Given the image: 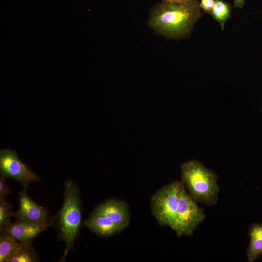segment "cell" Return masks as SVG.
I'll return each mask as SVG.
<instances>
[{"label": "cell", "mask_w": 262, "mask_h": 262, "mask_svg": "<svg viewBox=\"0 0 262 262\" xmlns=\"http://www.w3.org/2000/svg\"><path fill=\"white\" fill-rule=\"evenodd\" d=\"M199 3V0L182 3L162 1L151 9L148 24L157 34L167 38H189L202 16Z\"/></svg>", "instance_id": "1"}, {"label": "cell", "mask_w": 262, "mask_h": 262, "mask_svg": "<svg viewBox=\"0 0 262 262\" xmlns=\"http://www.w3.org/2000/svg\"><path fill=\"white\" fill-rule=\"evenodd\" d=\"M182 183L189 190L196 201L206 206L215 205L220 191L217 176L201 162L191 160L180 166Z\"/></svg>", "instance_id": "2"}, {"label": "cell", "mask_w": 262, "mask_h": 262, "mask_svg": "<svg viewBox=\"0 0 262 262\" xmlns=\"http://www.w3.org/2000/svg\"><path fill=\"white\" fill-rule=\"evenodd\" d=\"M81 219L79 189L75 182L68 180L65 183L64 203L59 213V227L66 246L65 257L73 247Z\"/></svg>", "instance_id": "3"}, {"label": "cell", "mask_w": 262, "mask_h": 262, "mask_svg": "<svg viewBox=\"0 0 262 262\" xmlns=\"http://www.w3.org/2000/svg\"><path fill=\"white\" fill-rule=\"evenodd\" d=\"M182 183L175 181L157 191L150 198L151 213L161 226L174 229Z\"/></svg>", "instance_id": "4"}, {"label": "cell", "mask_w": 262, "mask_h": 262, "mask_svg": "<svg viewBox=\"0 0 262 262\" xmlns=\"http://www.w3.org/2000/svg\"><path fill=\"white\" fill-rule=\"evenodd\" d=\"M205 217L203 210L187 193L182 183L179 193V205L173 229L177 235H191Z\"/></svg>", "instance_id": "5"}, {"label": "cell", "mask_w": 262, "mask_h": 262, "mask_svg": "<svg viewBox=\"0 0 262 262\" xmlns=\"http://www.w3.org/2000/svg\"><path fill=\"white\" fill-rule=\"evenodd\" d=\"M0 172L6 178L19 182L25 189L31 182L40 180L39 177L20 160L17 153L8 148L0 151Z\"/></svg>", "instance_id": "6"}, {"label": "cell", "mask_w": 262, "mask_h": 262, "mask_svg": "<svg viewBox=\"0 0 262 262\" xmlns=\"http://www.w3.org/2000/svg\"><path fill=\"white\" fill-rule=\"evenodd\" d=\"M19 201L18 209L14 214L17 220L31 223L49 224L46 210L32 200L25 189L19 192Z\"/></svg>", "instance_id": "7"}, {"label": "cell", "mask_w": 262, "mask_h": 262, "mask_svg": "<svg viewBox=\"0 0 262 262\" xmlns=\"http://www.w3.org/2000/svg\"><path fill=\"white\" fill-rule=\"evenodd\" d=\"M93 214L104 216L126 228L130 221L128 206L123 201L108 199L96 207Z\"/></svg>", "instance_id": "8"}, {"label": "cell", "mask_w": 262, "mask_h": 262, "mask_svg": "<svg viewBox=\"0 0 262 262\" xmlns=\"http://www.w3.org/2000/svg\"><path fill=\"white\" fill-rule=\"evenodd\" d=\"M50 224H39L28 223L17 220L4 228L1 234L11 237L19 241L32 240L39 234L46 230Z\"/></svg>", "instance_id": "9"}, {"label": "cell", "mask_w": 262, "mask_h": 262, "mask_svg": "<svg viewBox=\"0 0 262 262\" xmlns=\"http://www.w3.org/2000/svg\"><path fill=\"white\" fill-rule=\"evenodd\" d=\"M84 224L91 231L103 237L113 236L126 228L104 216L93 213L84 221Z\"/></svg>", "instance_id": "10"}, {"label": "cell", "mask_w": 262, "mask_h": 262, "mask_svg": "<svg viewBox=\"0 0 262 262\" xmlns=\"http://www.w3.org/2000/svg\"><path fill=\"white\" fill-rule=\"evenodd\" d=\"M248 235L250 242L247 251V260L254 262L262 255V223L252 224L249 228Z\"/></svg>", "instance_id": "11"}, {"label": "cell", "mask_w": 262, "mask_h": 262, "mask_svg": "<svg viewBox=\"0 0 262 262\" xmlns=\"http://www.w3.org/2000/svg\"><path fill=\"white\" fill-rule=\"evenodd\" d=\"M39 259L35 252L32 240L20 241L19 245L8 262H36Z\"/></svg>", "instance_id": "12"}, {"label": "cell", "mask_w": 262, "mask_h": 262, "mask_svg": "<svg viewBox=\"0 0 262 262\" xmlns=\"http://www.w3.org/2000/svg\"><path fill=\"white\" fill-rule=\"evenodd\" d=\"M231 6L223 0H214V4L211 15L213 18L218 22L223 31L225 24L231 16Z\"/></svg>", "instance_id": "13"}, {"label": "cell", "mask_w": 262, "mask_h": 262, "mask_svg": "<svg viewBox=\"0 0 262 262\" xmlns=\"http://www.w3.org/2000/svg\"><path fill=\"white\" fill-rule=\"evenodd\" d=\"M20 242L7 235L0 236V262H8L17 249Z\"/></svg>", "instance_id": "14"}, {"label": "cell", "mask_w": 262, "mask_h": 262, "mask_svg": "<svg viewBox=\"0 0 262 262\" xmlns=\"http://www.w3.org/2000/svg\"><path fill=\"white\" fill-rule=\"evenodd\" d=\"M12 204L5 199L0 200V230H1L11 223V218L15 213L12 210Z\"/></svg>", "instance_id": "15"}, {"label": "cell", "mask_w": 262, "mask_h": 262, "mask_svg": "<svg viewBox=\"0 0 262 262\" xmlns=\"http://www.w3.org/2000/svg\"><path fill=\"white\" fill-rule=\"evenodd\" d=\"M11 192L12 190L6 183V177L1 175L0 177V200L4 199L5 196Z\"/></svg>", "instance_id": "16"}, {"label": "cell", "mask_w": 262, "mask_h": 262, "mask_svg": "<svg viewBox=\"0 0 262 262\" xmlns=\"http://www.w3.org/2000/svg\"><path fill=\"white\" fill-rule=\"evenodd\" d=\"M214 4V0H201L199 5L204 13L211 14Z\"/></svg>", "instance_id": "17"}, {"label": "cell", "mask_w": 262, "mask_h": 262, "mask_svg": "<svg viewBox=\"0 0 262 262\" xmlns=\"http://www.w3.org/2000/svg\"><path fill=\"white\" fill-rule=\"evenodd\" d=\"M246 0H234L233 7L243 8Z\"/></svg>", "instance_id": "18"}, {"label": "cell", "mask_w": 262, "mask_h": 262, "mask_svg": "<svg viewBox=\"0 0 262 262\" xmlns=\"http://www.w3.org/2000/svg\"><path fill=\"white\" fill-rule=\"evenodd\" d=\"M163 1L170 2H176V3H182L186 2L192 0H162Z\"/></svg>", "instance_id": "19"}]
</instances>
